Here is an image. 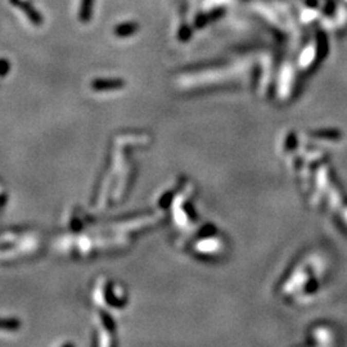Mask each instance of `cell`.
I'll return each instance as SVG.
<instances>
[{
  "label": "cell",
  "mask_w": 347,
  "mask_h": 347,
  "mask_svg": "<svg viewBox=\"0 0 347 347\" xmlns=\"http://www.w3.org/2000/svg\"><path fill=\"white\" fill-rule=\"evenodd\" d=\"M12 4L17 5L23 13L28 17V20L33 23V25H40L41 23V15L39 14V12H36V9H33L32 5H30L28 3L22 2V0H10Z\"/></svg>",
  "instance_id": "6da1fadb"
},
{
  "label": "cell",
  "mask_w": 347,
  "mask_h": 347,
  "mask_svg": "<svg viewBox=\"0 0 347 347\" xmlns=\"http://www.w3.org/2000/svg\"><path fill=\"white\" fill-rule=\"evenodd\" d=\"M8 69H9V64L7 61H0V75H7Z\"/></svg>",
  "instance_id": "7a4b0ae2"
}]
</instances>
